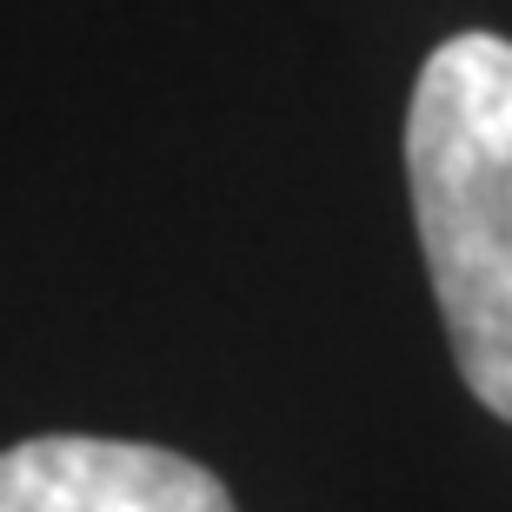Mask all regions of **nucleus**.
I'll return each mask as SVG.
<instances>
[{
  "label": "nucleus",
  "mask_w": 512,
  "mask_h": 512,
  "mask_svg": "<svg viewBox=\"0 0 512 512\" xmlns=\"http://www.w3.org/2000/svg\"><path fill=\"white\" fill-rule=\"evenodd\" d=\"M406 180L453 360L512 419V40L453 34L406 107Z\"/></svg>",
  "instance_id": "1"
},
{
  "label": "nucleus",
  "mask_w": 512,
  "mask_h": 512,
  "mask_svg": "<svg viewBox=\"0 0 512 512\" xmlns=\"http://www.w3.org/2000/svg\"><path fill=\"white\" fill-rule=\"evenodd\" d=\"M0 512H233V493L167 446L47 433L0 453Z\"/></svg>",
  "instance_id": "2"
}]
</instances>
